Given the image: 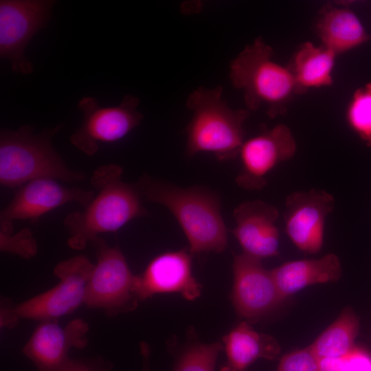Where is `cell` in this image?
Wrapping results in <instances>:
<instances>
[{
    "instance_id": "obj_28",
    "label": "cell",
    "mask_w": 371,
    "mask_h": 371,
    "mask_svg": "<svg viewBox=\"0 0 371 371\" xmlns=\"http://www.w3.org/2000/svg\"><path fill=\"white\" fill-rule=\"evenodd\" d=\"M318 371H347L344 357L319 359Z\"/></svg>"
},
{
    "instance_id": "obj_3",
    "label": "cell",
    "mask_w": 371,
    "mask_h": 371,
    "mask_svg": "<svg viewBox=\"0 0 371 371\" xmlns=\"http://www.w3.org/2000/svg\"><path fill=\"white\" fill-rule=\"evenodd\" d=\"M62 127L59 124L36 134L30 125L1 130V185L14 188L41 178L69 183L84 180L86 175L69 168L52 145L53 137Z\"/></svg>"
},
{
    "instance_id": "obj_21",
    "label": "cell",
    "mask_w": 371,
    "mask_h": 371,
    "mask_svg": "<svg viewBox=\"0 0 371 371\" xmlns=\"http://www.w3.org/2000/svg\"><path fill=\"white\" fill-rule=\"evenodd\" d=\"M359 318L350 307L344 308L338 317L308 346L319 359L343 357L355 346L359 331Z\"/></svg>"
},
{
    "instance_id": "obj_9",
    "label": "cell",
    "mask_w": 371,
    "mask_h": 371,
    "mask_svg": "<svg viewBox=\"0 0 371 371\" xmlns=\"http://www.w3.org/2000/svg\"><path fill=\"white\" fill-rule=\"evenodd\" d=\"M138 98L126 95L116 106H99L93 97L82 98L78 104L84 117L82 125L70 137L71 143L91 156L99 144L117 142L140 124L144 115L137 111Z\"/></svg>"
},
{
    "instance_id": "obj_4",
    "label": "cell",
    "mask_w": 371,
    "mask_h": 371,
    "mask_svg": "<svg viewBox=\"0 0 371 371\" xmlns=\"http://www.w3.org/2000/svg\"><path fill=\"white\" fill-rule=\"evenodd\" d=\"M223 87H200L188 98L187 107L192 111L186 126V153L192 157L199 153H210L220 161L238 156L245 142L244 124L248 109L234 110L222 99Z\"/></svg>"
},
{
    "instance_id": "obj_19",
    "label": "cell",
    "mask_w": 371,
    "mask_h": 371,
    "mask_svg": "<svg viewBox=\"0 0 371 371\" xmlns=\"http://www.w3.org/2000/svg\"><path fill=\"white\" fill-rule=\"evenodd\" d=\"M247 321L236 325L223 338L226 361L221 371H246L258 359H275L280 346L272 336L256 332Z\"/></svg>"
},
{
    "instance_id": "obj_29",
    "label": "cell",
    "mask_w": 371,
    "mask_h": 371,
    "mask_svg": "<svg viewBox=\"0 0 371 371\" xmlns=\"http://www.w3.org/2000/svg\"><path fill=\"white\" fill-rule=\"evenodd\" d=\"M141 354L143 359L142 371H150L149 368L150 348L146 343L141 344Z\"/></svg>"
},
{
    "instance_id": "obj_23",
    "label": "cell",
    "mask_w": 371,
    "mask_h": 371,
    "mask_svg": "<svg viewBox=\"0 0 371 371\" xmlns=\"http://www.w3.org/2000/svg\"><path fill=\"white\" fill-rule=\"evenodd\" d=\"M223 342H195L188 346L177 357L172 371H214Z\"/></svg>"
},
{
    "instance_id": "obj_5",
    "label": "cell",
    "mask_w": 371,
    "mask_h": 371,
    "mask_svg": "<svg viewBox=\"0 0 371 371\" xmlns=\"http://www.w3.org/2000/svg\"><path fill=\"white\" fill-rule=\"evenodd\" d=\"M273 54L271 47L258 37L230 62L229 73L232 85L243 91L247 109L264 106L270 118L284 115L297 95L291 73L274 61Z\"/></svg>"
},
{
    "instance_id": "obj_1",
    "label": "cell",
    "mask_w": 371,
    "mask_h": 371,
    "mask_svg": "<svg viewBox=\"0 0 371 371\" xmlns=\"http://www.w3.org/2000/svg\"><path fill=\"white\" fill-rule=\"evenodd\" d=\"M122 168L115 164L94 170L90 183L97 195L84 210L70 212L63 221L70 248L82 249L99 234L116 232L131 221L147 215L137 188L122 180Z\"/></svg>"
},
{
    "instance_id": "obj_25",
    "label": "cell",
    "mask_w": 371,
    "mask_h": 371,
    "mask_svg": "<svg viewBox=\"0 0 371 371\" xmlns=\"http://www.w3.org/2000/svg\"><path fill=\"white\" fill-rule=\"evenodd\" d=\"M277 371H318V359L308 346L284 355Z\"/></svg>"
},
{
    "instance_id": "obj_17",
    "label": "cell",
    "mask_w": 371,
    "mask_h": 371,
    "mask_svg": "<svg viewBox=\"0 0 371 371\" xmlns=\"http://www.w3.org/2000/svg\"><path fill=\"white\" fill-rule=\"evenodd\" d=\"M315 29L322 45L337 56L371 39L353 11L333 3H327L320 9Z\"/></svg>"
},
{
    "instance_id": "obj_26",
    "label": "cell",
    "mask_w": 371,
    "mask_h": 371,
    "mask_svg": "<svg viewBox=\"0 0 371 371\" xmlns=\"http://www.w3.org/2000/svg\"><path fill=\"white\" fill-rule=\"evenodd\" d=\"M344 359L347 371H371V355L360 347L355 346Z\"/></svg>"
},
{
    "instance_id": "obj_2",
    "label": "cell",
    "mask_w": 371,
    "mask_h": 371,
    "mask_svg": "<svg viewBox=\"0 0 371 371\" xmlns=\"http://www.w3.org/2000/svg\"><path fill=\"white\" fill-rule=\"evenodd\" d=\"M142 198L166 207L175 216L193 254L223 252L227 228L218 196L200 186L181 188L143 175L135 184Z\"/></svg>"
},
{
    "instance_id": "obj_20",
    "label": "cell",
    "mask_w": 371,
    "mask_h": 371,
    "mask_svg": "<svg viewBox=\"0 0 371 371\" xmlns=\"http://www.w3.org/2000/svg\"><path fill=\"white\" fill-rule=\"evenodd\" d=\"M336 57L333 52L322 45L308 41L302 43L286 66L293 77L297 94L332 85Z\"/></svg>"
},
{
    "instance_id": "obj_27",
    "label": "cell",
    "mask_w": 371,
    "mask_h": 371,
    "mask_svg": "<svg viewBox=\"0 0 371 371\" xmlns=\"http://www.w3.org/2000/svg\"><path fill=\"white\" fill-rule=\"evenodd\" d=\"M112 364L101 358L74 360L66 371H111Z\"/></svg>"
},
{
    "instance_id": "obj_8",
    "label": "cell",
    "mask_w": 371,
    "mask_h": 371,
    "mask_svg": "<svg viewBox=\"0 0 371 371\" xmlns=\"http://www.w3.org/2000/svg\"><path fill=\"white\" fill-rule=\"evenodd\" d=\"M54 2L0 1V56L9 60L14 72L25 75L33 72L25 48L34 35L47 25Z\"/></svg>"
},
{
    "instance_id": "obj_24",
    "label": "cell",
    "mask_w": 371,
    "mask_h": 371,
    "mask_svg": "<svg viewBox=\"0 0 371 371\" xmlns=\"http://www.w3.org/2000/svg\"><path fill=\"white\" fill-rule=\"evenodd\" d=\"M0 249L3 252L31 258L36 254L38 247L32 231L25 227L14 234L0 232Z\"/></svg>"
},
{
    "instance_id": "obj_13",
    "label": "cell",
    "mask_w": 371,
    "mask_h": 371,
    "mask_svg": "<svg viewBox=\"0 0 371 371\" xmlns=\"http://www.w3.org/2000/svg\"><path fill=\"white\" fill-rule=\"evenodd\" d=\"M333 196L324 190L295 191L285 200V231L302 252L315 254L323 247L327 217L335 207Z\"/></svg>"
},
{
    "instance_id": "obj_6",
    "label": "cell",
    "mask_w": 371,
    "mask_h": 371,
    "mask_svg": "<svg viewBox=\"0 0 371 371\" xmlns=\"http://www.w3.org/2000/svg\"><path fill=\"white\" fill-rule=\"evenodd\" d=\"M94 265L77 255L57 263L54 275L59 279L51 289L12 307L1 309V327L13 328L21 319L41 322L58 320L84 304L86 289Z\"/></svg>"
},
{
    "instance_id": "obj_18",
    "label": "cell",
    "mask_w": 371,
    "mask_h": 371,
    "mask_svg": "<svg viewBox=\"0 0 371 371\" xmlns=\"http://www.w3.org/2000/svg\"><path fill=\"white\" fill-rule=\"evenodd\" d=\"M271 271L284 300L306 286L337 281L342 273L340 260L333 253L319 258L286 262Z\"/></svg>"
},
{
    "instance_id": "obj_30",
    "label": "cell",
    "mask_w": 371,
    "mask_h": 371,
    "mask_svg": "<svg viewBox=\"0 0 371 371\" xmlns=\"http://www.w3.org/2000/svg\"><path fill=\"white\" fill-rule=\"evenodd\" d=\"M247 371V370H246Z\"/></svg>"
},
{
    "instance_id": "obj_10",
    "label": "cell",
    "mask_w": 371,
    "mask_h": 371,
    "mask_svg": "<svg viewBox=\"0 0 371 371\" xmlns=\"http://www.w3.org/2000/svg\"><path fill=\"white\" fill-rule=\"evenodd\" d=\"M297 143L289 126L278 124L245 140L238 157L241 167L236 177L237 185L246 190H262L269 175L279 164L291 159Z\"/></svg>"
},
{
    "instance_id": "obj_15",
    "label": "cell",
    "mask_w": 371,
    "mask_h": 371,
    "mask_svg": "<svg viewBox=\"0 0 371 371\" xmlns=\"http://www.w3.org/2000/svg\"><path fill=\"white\" fill-rule=\"evenodd\" d=\"M191 254L183 249L154 258L143 273L137 276V293L140 302L166 293H180L188 300L199 297L201 284L192 275Z\"/></svg>"
},
{
    "instance_id": "obj_14",
    "label": "cell",
    "mask_w": 371,
    "mask_h": 371,
    "mask_svg": "<svg viewBox=\"0 0 371 371\" xmlns=\"http://www.w3.org/2000/svg\"><path fill=\"white\" fill-rule=\"evenodd\" d=\"M88 332V324L79 318L65 326L58 320L41 322L22 352L38 371H66L74 361L69 357V350L85 348Z\"/></svg>"
},
{
    "instance_id": "obj_16",
    "label": "cell",
    "mask_w": 371,
    "mask_h": 371,
    "mask_svg": "<svg viewBox=\"0 0 371 371\" xmlns=\"http://www.w3.org/2000/svg\"><path fill=\"white\" fill-rule=\"evenodd\" d=\"M236 226L232 233L244 254L260 260L279 254L278 209L260 200L246 201L234 210Z\"/></svg>"
},
{
    "instance_id": "obj_12",
    "label": "cell",
    "mask_w": 371,
    "mask_h": 371,
    "mask_svg": "<svg viewBox=\"0 0 371 371\" xmlns=\"http://www.w3.org/2000/svg\"><path fill=\"white\" fill-rule=\"evenodd\" d=\"M92 190L66 187L57 180L41 178L30 181L15 193L0 214V232L13 233V221H36L43 214L66 203L77 202L84 207L93 199Z\"/></svg>"
},
{
    "instance_id": "obj_7",
    "label": "cell",
    "mask_w": 371,
    "mask_h": 371,
    "mask_svg": "<svg viewBox=\"0 0 371 371\" xmlns=\"http://www.w3.org/2000/svg\"><path fill=\"white\" fill-rule=\"evenodd\" d=\"M93 243L98 260L87 282L84 304L110 316L134 310L140 302L137 276L117 246H109L100 236Z\"/></svg>"
},
{
    "instance_id": "obj_22",
    "label": "cell",
    "mask_w": 371,
    "mask_h": 371,
    "mask_svg": "<svg viewBox=\"0 0 371 371\" xmlns=\"http://www.w3.org/2000/svg\"><path fill=\"white\" fill-rule=\"evenodd\" d=\"M346 118L352 131L371 146V82L355 90L347 106Z\"/></svg>"
},
{
    "instance_id": "obj_11",
    "label": "cell",
    "mask_w": 371,
    "mask_h": 371,
    "mask_svg": "<svg viewBox=\"0 0 371 371\" xmlns=\"http://www.w3.org/2000/svg\"><path fill=\"white\" fill-rule=\"evenodd\" d=\"M233 274L231 300L237 315L249 323L259 321L284 301L262 260L244 253L234 255Z\"/></svg>"
}]
</instances>
